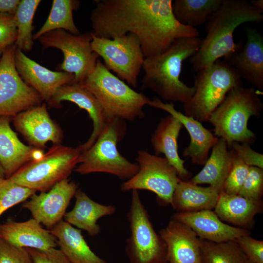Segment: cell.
<instances>
[{
    "label": "cell",
    "instance_id": "obj_21",
    "mask_svg": "<svg viewBox=\"0 0 263 263\" xmlns=\"http://www.w3.org/2000/svg\"><path fill=\"white\" fill-rule=\"evenodd\" d=\"M159 234L166 246L168 263H202L200 239L188 226L172 218Z\"/></svg>",
    "mask_w": 263,
    "mask_h": 263
},
{
    "label": "cell",
    "instance_id": "obj_15",
    "mask_svg": "<svg viewBox=\"0 0 263 263\" xmlns=\"http://www.w3.org/2000/svg\"><path fill=\"white\" fill-rule=\"evenodd\" d=\"M12 119L16 129L32 147L43 150L49 141L55 145L62 141V131L50 117L44 103L19 113Z\"/></svg>",
    "mask_w": 263,
    "mask_h": 263
},
{
    "label": "cell",
    "instance_id": "obj_10",
    "mask_svg": "<svg viewBox=\"0 0 263 263\" xmlns=\"http://www.w3.org/2000/svg\"><path fill=\"white\" fill-rule=\"evenodd\" d=\"M92 49L102 57L106 67L115 73L122 80L136 87L145 59L138 38L132 33L112 39L98 38L92 33Z\"/></svg>",
    "mask_w": 263,
    "mask_h": 263
},
{
    "label": "cell",
    "instance_id": "obj_2",
    "mask_svg": "<svg viewBox=\"0 0 263 263\" xmlns=\"http://www.w3.org/2000/svg\"><path fill=\"white\" fill-rule=\"evenodd\" d=\"M263 12L245 0H224L206 23V36L190 58L193 69L197 72L206 69L238 49L243 42H234L235 29L244 23L262 22Z\"/></svg>",
    "mask_w": 263,
    "mask_h": 263
},
{
    "label": "cell",
    "instance_id": "obj_28",
    "mask_svg": "<svg viewBox=\"0 0 263 263\" xmlns=\"http://www.w3.org/2000/svg\"><path fill=\"white\" fill-rule=\"evenodd\" d=\"M50 230L60 250L72 263H108L91 250L80 229L63 219Z\"/></svg>",
    "mask_w": 263,
    "mask_h": 263
},
{
    "label": "cell",
    "instance_id": "obj_33",
    "mask_svg": "<svg viewBox=\"0 0 263 263\" xmlns=\"http://www.w3.org/2000/svg\"><path fill=\"white\" fill-rule=\"evenodd\" d=\"M199 239L202 263H244L247 259L235 240L216 243Z\"/></svg>",
    "mask_w": 263,
    "mask_h": 263
},
{
    "label": "cell",
    "instance_id": "obj_6",
    "mask_svg": "<svg viewBox=\"0 0 263 263\" xmlns=\"http://www.w3.org/2000/svg\"><path fill=\"white\" fill-rule=\"evenodd\" d=\"M124 121L117 118L107 119L103 130L95 142L81 153L79 163L75 171L81 175L106 173L126 181L137 172V163L130 161L117 150V143L125 134Z\"/></svg>",
    "mask_w": 263,
    "mask_h": 263
},
{
    "label": "cell",
    "instance_id": "obj_14",
    "mask_svg": "<svg viewBox=\"0 0 263 263\" xmlns=\"http://www.w3.org/2000/svg\"><path fill=\"white\" fill-rule=\"evenodd\" d=\"M78 188L76 183L67 178L46 192L35 193L22 206L30 211L33 218L50 230L63 220Z\"/></svg>",
    "mask_w": 263,
    "mask_h": 263
},
{
    "label": "cell",
    "instance_id": "obj_46",
    "mask_svg": "<svg viewBox=\"0 0 263 263\" xmlns=\"http://www.w3.org/2000/svg\"><path fill=\"white\" fill-rule=\"evenodd\" d=\"M0 57H1V55H0Z\"/></svg>",
    "mask_w": 263,
    "mask_h": 263
},
{
    "label": "cell",
    "instance_id": "obj_29",
    "mask_svg": "<svg viewBox=\"0 0 263 263\" xmlns=\"http://www.w3.org/2000/svg\"><path fill=\"white\" fill-rule=\"evenodd\" d=\"M220 193L214 188L203 187L180 180L174 191L171 205L177 212H193L214 209Z\"/></svg>",
    "mask_w": 263,
    "mask_h": 263
},
{
    "label": "cell",
    "instance_id": "obj_41",
    "mask_svg": "<svg viewBox=\"0 0 263 263\" xmlns=\"http://www.w3.org/2000/svg\"><path fill=\"white\" fill-rule=\"evenodd\" d=\"M34 263H72L60 249L41 250L27 248Z\"/></svg>",
    "mask_w": 263,
    "mask_h": 263
},
{
    "label": "cell",
    "instance_id": "obj_24",
    "mask_svg": "<svg viewBox=\"0 0 263 263\" xmlns=\"http://www.w3.org/2000/svg\"><path fill=\"white\" fill-rule=\"evenodd\" d=\"M183 127L181 123L170 114L162 118L151 135V144L155 155L164 154L176 170L179 178L188 181L191 173L185 168V161L178 152L177 139Z\"/></svg>",
    "mask_w": 263,
    "mask_h": 263
},
{
    "label": "cell",
    "instance_id": "obj_17",
    "mask_svg": "<svg viewBox=\"0 0 263 263\" xmlns=\"http://www.w3.org/2000/svg\"><path fill=\"white\" fill-rule=\"evenodd\" d=\"M16 70L24 82L36 90L42 100L48 102L61 86L73 83L74 74L54 72L27 57L16 47L14 56Z\"/></svg>",
    "mask_w": 263,
    "mask_h": 263
},
{
    "label": "cell",
    "instance_id": "obj_13",
    "mask_svg": "<svg viewBox=\"0 0 263 263\" xmlns=\"http://www.w3.org/2000/svg\"><path fill=\"white\" fill-rule=\"evenodd\" d=\"M15 44L8 46L0 59V116L13 117L43 101L18 73L14 61Z\"/></svg>",
    "mask_w": 263,
    "mask_h": 263
},
{
    "label": "cell",
    "instance_id": "obj_26",
    "mask_svg": "<svg viewBox=\"0 0 263 263\" xmlns=\"http://www.w3.org/2000/svg\"><path fill=\"white\" fill-rule=\"evenodd\" d=\"M263 206L262 200H254L222 192L214 209L222 221L246 229L254 225V218L262 212Z\"/></svg>",
    "mask_w": 263,
    "mask_h": 263
},
{
    "label": "cell",
    "instance_id": "obj_42",
    "mask_svg": "<svg viewBox=\"0 0 263 263\" xmlns=\"http://www.w3.org/2000/svg\"><path fill=\"white\" fill-rule=\"evenodd\" d=\"M19 1V0H0V13L14 15Z\"/></svg>",
    "mask_w": 263,
    "mask_h": 263
},
{
    "label": "cell",
    "instance_id": "obj_16",
    "mask_svg": "<svg viewBox=\"0 0 263 263\" xmlns=\"http://www.w3.org/2000/svg\"><path fill=\"white\" fill-rule=\"evenodd\" d=\"M247 40L236 51L224 57L240 78L259 91L263 90V37L256 29H245Z\"/></svg>",
    "mask_w": 263,
    "mask_h": 263
},
{
    "label": "cell",
    "instance_id": "obj_12",
    "mask_svg": "<svg viewBox=\"0 0 263 263\" xmlns=\"http://www.w3.org/2000/svg\"><path fill=\"white\" fill-rule=\"evenodd\" d=\"M92 38L91 32L76 35L57 29L38 39L44 49L53 47L62 51L64 58L58 69L74 74L73 83H80L93 71L99 57L92 49Z\"/></svg>",
    "mask_w": 263,
    "mask_h": 263
},
{
    "label": "cell",
    "instance_id": "obj_19",
    "mask_svg": "<svg viewBox=\"0 0 263 263\" xmlns=\"http://www.w3.org/2000/svg\"><path fill=\"white\" fill-rule=\"evenodd\" d=\"M68 101L85 110L93 121V132L85 143L78 147L81 153L90 148L103 130L107 121L103 111L97 99L81 85L71 83L61 86L47 102L51 107H60L62 101Z\"/></svg>",
    "mask_w": 263,
    "mask_h": 263
},
{
    "label": "cell",
    "instance_id": "obj_11",
    "mask_svg": "<svg viewBox=\"0 0 263 263\" xmlns=\"http://www.w3.org/2000/svg\"><path fill=\"white\" fill-rule=\"evenodd\" d=\"M136 161L138 171L121 185V190L152 191L160 204L170 205L175 188L181 180L175 169L165 157L144 150L138 151Z\"/></svg>",
    "mask_w": 263,
    "mask_h": 263
},
{
    "label": "cell",
    "instance_id": "obj_18",
    "mask_svg": "<svg viewBox=\"0 0 263 263\" xmlns=\"http://www.w3.org/2000/svg\"><path fill=\"white\" fill-rule=\"evenodd\" d=\"M149 105L167 112L181 123L188 132L190 140L189 145L184 150L183 155L190 158L192 164L204 165L208 158L210 149L219 138L204 127L201 122L176 110L172 102L165 103L160 99L153 97Z\"/></svg>",
    "mask_w": 263,
    "mask_h": 263
},
{
    "label": "cell",
    "instance_id": "obj_25",
    "mask_svg": "<svg viewBox=\"0 0 263 263\" xmlns=\"http://www.w3.org/2000/svg\"><path fill=\"white\" fill-rule=\"evenodd\" d=\"M75 197V206L65 213L64 220L80 230L86 231L91 236L98 235L101 228L97 224V221L104 216L114 214L115 207L94 201L81 188L77 189Z\"/></svg>",
    "mask_w": 263,
    "mask_h": 263
},
{
    "label": "cell",
    "instance_id": "obj_9",
    "mask_svg": "<svg viewBox=\"0 0 263 263\" xmlns=\"http://www.w3.org/2000/svg\"><path fill=\"white\" fill-rule=\"evenodd\" d=\"M130 235L126 240V251L130 263H164L166 246L156 232L138 190H132L127 214Z\"/></svg>",
    "mask_w": 263,
    "mask_h": 263
},
{
    "label": "cell",
    "instance_id": "obj_20",
    "mask_svg": "<svg viewBox=\"0 0 263 263\" xmlns=\"http://www.w3.org/2000/svg\"><path fill=\"white\" fill-rule=\"evenodd\" d=\"M172 218L190 227L199 238L216 243L234 241L250 234L246 229L224 223L212 210L177 212Z\"/></svg>",
    "mask_w": 263,
    "mask_h": 263
},
{
    "label": "cell",
    "instance_id": "obj_7",
    "mask_svg": "<svg viewBox=\"0 0 263 263\" xmlns=\"http://www.w3.org/2000/svg\"><path fill=\"white\" fill-rule=\"evenodd\" d=\"M242 86V79L225 61L218 60L197 72L195 93L183 103L184 114L200 122H208L212 113L233 88Z\"/></svg>",
    "mask_w": 263,
    "mask_h": 263
},
{
    "label": "cell",
    "instance_id": "obj_45",
    "mask_svg": "<svg viewBox=\"0 0 263 263\" xmlns=\"http://www.w3.org/2000/svg\"><path fill=\"white\" fill-rule=\"evenodd\" d=\"M244 263H253V262L250 261L249 260H248L247 259H246V260Z\"/></svg>",
    "mask_w": 263,
    "mask_h": 263
},
{
    "label": "cell",
    "instance_id": "obj_38",
    "mask_svg": "<svg viewBox=\"0 0 263 263\" xmlns=\"http://www.w3.org/2000/svg\"><path fill=\"white\" fill-rule=\"evenodd\" d=\"M0 263H34L27 248L13 246L0 238Z\"/></svg>",
    "mask_w": 263,
    "mask_h": 263
},
{
    "label": "cell",
    "instance_id": "obj_27",
    "mask_svg": "<svg viewBox=\"0 0 263 263\" xmlns=\"http://www.w3.org/2000/svg\"><path fill=\"white\" fill-rule=\"evenodd\" d=\"M209 157L202 170L190 180L196 184H207L217 190L223 191L225 180L231 168L235 156L234 151L228 149L225 140L219 138L212 147Z\"/></svg>",
    "mask_w": 263,
    "mask_h": 263
},
{
    "label": "cell",
    "instance_id": "obj_40",
    "mask_svg": "<svg viewBox=\"0 0 263 263\" xmlns=\"http://www.w3.org/2000/svg\"><path fill=\"white\" fill-rule=\"evenodd\" d=\"M230 150L249 166L263 169V154L253 150L247 143H232Z\"/></svg>",
    "mask_w": 263,
    "mask_h": 263
},
{
    "label": "cell",
    "instance_id": "obj_43",
    "mask_svg": "<svg viewBox=\"0 0 263 263\" xmlns=\"http://www.w3.org/2000/svg\"><path fill=\"white\" fill-rule=\"evenodd\" d=\"M249 2L254 7L260 10H263V0H252Z\"/></svg>",
    "mask_w": 263,
    "mask_h": 263
},
{
    "label": "cell",
    "instance_id": "obj_34",
    "mask_svg": "<svg viewBox=\"0 0 263 263\" xmlns=\"http://www.w3.org/2000/svg\"><path fill=\"white\" fill-rule=\"evenodd\" d=\"M36 192L9 178L0 179V216L10 207L25 202Z\"/></svg>",
    "mask_w": 263,
    "mask_h": 263
},
{
    "label": "cell",
    "instance_id": "obj_3",
    "mask_svg": "<svg viewBox=\"0 0 263 263\" xmlns=\"http://www.w3.org/2000/svg\"><path fill=\"white\" fill-rule=\"evenodd\" d=\"M201 42L199 37L180 38L164 52L145 58L142 89L152 91L165 101H188L193 95L195 88L180 79L182 64L195 54Z\"/></svg>",
    "mask_w": 263,
    "mask_h": 263
},
{
    "label": "cell",
    "instance_id": "obj_37",
    "mask_svg": "<svg viewBox=\"0 0 263 263\" xmlns=\"http://www.w3.org/2000/svg\"><path fill=\"white\" fill-rule=\"evenodd\" d=\"M17 36L14 15L0 13V55L8 46L15 44Z\"/></svg>",
    "mask_w": 263,
    "mask_h": 263
},
{
    "label": "cell",
    "instance_id": "obj_8",
    "mask_svg": "<svg viewBox=\"0 0 263 263\" xmlns=\"http://www.w3.org/2000/svg\"><path fill=\"white\" fill-rule=\"evenodd\" d=\"M80 154L77 148L54 145L40 159L26 163L8 178L36 191L46 192L68 178L79 164Z\"/></svg>",
    "mask_w": 263,
    "mask_h": 263
},
{
    "label": "cell",
    "instance_id": "obj_5",
    "mask_svg": "<svg viewBox=\"0 0 263 263\" xmlns=\"http://www.w3.org/2000/svg\"><path fill=\"white\" fill-rule=\"evenodd\" d=\"M79 84L95 97L106 119L133 121L142 118L143 108L150 101L113 74L99 59L93 71Z\"/></svg>",
    "mask_w": 263,
    "mask_h": 263
},
{
    "label": "cell",
    "instance_id": "obj_47",
    "mask_svg": "<svg viewBox=\"0 0 263 263\" xmlns=\"http://www.w3.org/2000/svg\"><path fill=\"white\" fill-rule=\"evenodd\" d=\"M168 263L167 262H166V263Z\"/></svg>",
    "mask_w": 263,
    "mask_h": 263
},
{
    "label": "cell",
    "instance_id": "obj_35",
    "mask_svg": "<svg viewBox=\"0 0 263 263\" xmlns=\"http://www.w3.org/2000/svg\"><path fill=\"white\" fill-rule=\"evenodd\" d=\"M245 164L235 153L232 165L224 186V192L228 194H238L249 170Z\"/></svg>",
    "mask_w": 263,
    "mask_h": 263
},
{
    "label": "cell",
    "instance_id": "obj_23",
    "mask_svg": "<svg viewBox=\"0 0 263 263\" xmlns=\"http://www.w3.org/2000/svg\"><path fill=\"white\" fill-rule=\"evenodd\" d=\"M0 238L18 247L44 250L57 246L51 230L33 218L21 222L9 220L0 225Z\"/></svg>",
    "mask_w": 263,
    "mask_h": 263
},
{
    "label": "cell",
    "instance_id": "obj_30",
    "mask_svg": "<svg viewBox=\"0 0 263 263\" xmlns=\"http://www.w3.org/2000/svg\"><path fill=\"white\" fill-rule=\"evenodd\" d=\"M224 0H172L174 16L182 24L195 28L206 23Z\"/></svg>",
    "mask_w": 263,
    "mask_h": 263
},
{
    "label": "cell",
    "instance_id": "obj_36",
    "mask_svg": "<svg viewBox=\"0 0 263 263\" xmlns=\"http://www.w3.org/2000/svg\"><path fill=\"white\" fill-rule=\"evenodd\" d=\"M238 195L254 200H261L263 194V169L250 166Z\"/></svg>",
    "mask_w": 263,
    "mask_h": 263
},
{
    "label": "cell",
    "instance_id": "obj_22",
    "mask_svg": "<svg viewBox=\"0 0 263 263\" xmlns=\"http://www.w3.org/2000/svg\"><path fill=\"white\" fill-rule=\"evenodd\" d=\"M13 117L0 116V164L8 178L24 164L40 158L43 150L25 145L12 129Z\"/></svg>",
    "mask_w": 263,
    "mask_h": 263
},
{
    "label": "cell",
    "instance_id": "obj_39",
    "mask_svg": "<svg viewBox=\"0 0 263 263\" xmlns=\"http://www.w3.org/2000/svg\"><path fill=\"white\" fill-rule=\"evenodd\" d=\"M235 242L246 258L254 263H263V241L255 239L250 235L241 236Z\"/></svg>",
    "mask_w": 263,
    "mask_h": 263
},
{
    "label": "cell",
    "instance_id": "obj_31",
    "mask_svg": "<svg viewBox=\"0 0 263 263\" xmlns=\"http://www.w3.org/2000/svg\"><path fill=\"white\" fill-rule=\"evenodd\" d=\"M79 4V0H54L47 20L33 35V40L38 39L46 33L57 29L64 30L74 35L80 34L73 16V11L78 8Z\"/></svg>",
    "mask_w": 263,
    "mask_h": 263
},
{
    "label": "cell",
    "instance_id": "obj_44",
    "mask_svg": "<svg viewBox=\"0 0 263 263\" xmlns=\"http://www.w3.org/2000/svg\"><path fill=\"white\" fill-rule=\"evenodd\" d=\"M5 178V172L3 168L0 164V179Z\"/></svg>",
    "mask_w": 263,
    "mask_h": 263
},
{
    "label": "cell",
    "instance_id": "obj_32",
    "mask_svg": "<svg viewBox=\"0 0 263 263\" xmlns=\"http://www.w3.org/2000/svg\"><path fill=\"white\" fill-rule=\"evenodd\" d=\"M40 2V0H20L14 14L18 33L15 45L21 51L28 52L33 48V19Z\"/></svg>",
    "mask_w": 263,
    "mask_h": 263
},
{
    "label": "cell",
    "instance_id": "obj_1",
    "mask_svg": "<svg viewBox=\"0 0 263 263\" xmlns=\"http://www.w3.org/2000/svg\"><path fill=\"white\" fill-rule=\"evenodd\" d=\"M172 0H101L91 13L95 37L112 39L132 33L139 39L145 58L161 54L177 39L197 37L196 28L173 15Z\"/></svg>",
    "mask_w": 263,
    "mask_h": 263
},
{
    "label": "cell",
    "instance_id": "obj_4",
    "mask_svg": "<svg viewBox=\"0 0 263 263\" xmlns=\"http://www.w3.org/2000/svg\"><path fill=\"white\" fill-rule=\"evenodd\" d=\"M259 92L253 87L233 88L210 114L208 122L214 127V135L225 140L229 150L234 142L251 145L256 140L247 123L250 117L261 116L263 103Z\"/></svg>",
    "mask_w": 263,
    "mask_h": 263
}]
</instances>
